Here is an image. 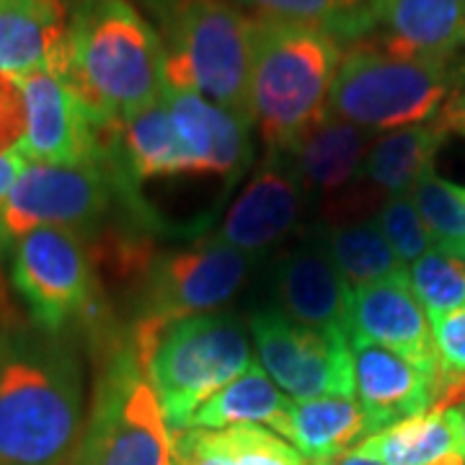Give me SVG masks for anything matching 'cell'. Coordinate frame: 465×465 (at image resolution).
<instances>
[{"mask_svg": "<svg viewBox=\"0 0 465 465\" xmlns=\"http://www.w3.org/2000/svg\"><path fill=\"white\" fill-rule=\"evenodd\" d=\"M81 432L75 351L39 329H0V465H67Z\"/></svg>", "mask_w": 465, "mask_h": 465, "instance_id": "1", "label": "cell"}, {"mask_svg": "<svg viewBox=\"0 0 465 465\" xmlns=\"http://www.w3.org/2000/svg\"><path fill=\"white\" fill-rule=\"evenodd\" d=\"M57 75L96 114L124 122L163 101L166 52L155 26L130 0H73Z\"/></svg>", "mask_w": 465, "mask_h": 465, "instance_id": "2", "label": "cell"}, {"mask_svg": "<svg viewBox=\"0 0 465 465\" xmlns=\"http://www.w3.org/2000/svg\"><path fill=\"white\" fill-rule=\"evenodd\" d=\"M341 42L313 26L251 18V119L266 148L290 153L329 114Z\"/></svg>", "mask_w": 465, "mask_h": 465, "instance_id": "3", "label": "cell"}, {"mask_svg": "<svg viewBox=\"0 0 465 465\" xmlns=\"http://www.w3.org/2000/svg\"><path fill=\"white\" fill-rule=\"evenodd\" d=\"M130 347L148 372L171 432L186 430L202 403L253 362L246 321L231 313L186 316L168 323L140 318Z\"/></svg>", "mask_w": 465, "mask_h": 465, "instance_id": "4", "label": "cell"}, {"mask_svg": "<svg viewBox=\"0 0 465 465\" xmlns=\"http://www.w3.org/2000/svg\"><path fill=\"white\" fill-rule=\"evenodd\" d=\"M166 52V85L251 119V18L231 0H140Z\"/></svg>", "mask_w": 465, "mask_h": 465, "instance_id": "5", "label": "cell"}, {"mask_svg": "<svg viewBox=\"0 0 465 465\" xmlns=\"http://www.w3.org/2000/svg\"><path fill=\"white\" fill-rule=\"evenodd\" d=\"M450 57L416 54L385 42H354L344 52L329 96V114L370 134L430 122L442 112L452 75Z\"/></svg>", "mask_w": 465, "mask_h": 465, "instance_id": "6", "label": "cell"}, {"mask_svg": "<svg viewBox=\"0 0 465 465\" xmlns=\"http://www.w3.org/2000/svg\"><path fill=\"white\" fill-rule=\"evenodd\" d=\"M67 465H176L163 406L133 347L114 351L99 375L91 414Z\"/></svg>", "mask_w": 465, "mask_h": 465, "instance_id": "7", "label": "cell"}, {"mask_svg": "<svg viewBox=\"0 0 465 465\" xmlns=\"http://www.w3.org/2000/svg\"><path fill=\"white\" fill-rule=\"evenodd\" d=\"M11 282L34 329L52 336L88 313L96 295L91 253L63 228H36L11 243Z\"/></svg>", "mask_w": 465, "mask_h": 465, "instance_id": "8", "label": "cell"}, {"mask_svg": "<svg viewBox=\"0 0 465 465\" xmlns=\"http://www.w3.org/2000/svg\"><path fill=\"white\" fill-rule=\"evenodd\" d=\"M114 176L106 163H26L0 210V241L14 243L36 228L91 232L109 215Z\"/></svg>", "mask_w": 465, "mask_h": 465, "instance_id": "9", "label": "cell"}, {"mask_svg": "<svg viewBox=\"0 0 465 465\" xmlns=\"http://www.w3.org/2000/svg\"><path fill=\"white\" fill-rule=\"evenodd\" d=\"M249 331L259 365L282 393L295 401L354 396L347 331L305 326L277 308L256 311L249 318Z\"/></svg>", "mask_w": 465, "mask_h": 465, "instance_id": "10", "label": "cell"}, {"mask_svg": "<svg viewBox=\"0 0 465 465\" xmlns=\"http://www.w3.org/2000/svg\"><path fill=\"white\" fill-rule=\"evenodd\" d=\"M259 262V256L232 249L215 235L189 249L163 253L150 266L140 318L168 323L176 318L220 313L241 292Z\"/></svg>", "mask_w": 465, "mask_h": 465, "instance_id": "11", "label": "cell"}, {"mask_svg": "<svg viewBox=\"0 0 465 465\" xmlns=\"http://www.w3.org/2000/svg\"><path fill=\"white\" fill-rule=\"evenodd\" d=\"M26 140L21 158L26 163L84 166L106 163L122 122L99 116L63 75L39 70L26 78Z\"/></svg>", "mask_w": 465, "mask_h": 465, "instance_id": "12", "label": "cell"}, {"mask_svg": "<svg viewBox=\"0 0 465 465\" xmlns=\"http://www.w3.org/2000/svg\"><path fill=\"white\" fill-rule=\"evenodd\" d=\"M305 207L308 200L290 153L266 150L264 163L231 204L215 238L262 259L298 228Z\"/></svg>", "mask_w": 465, "mask_h": 465, "instance_id": "13", "label": "cell"}, {"mask_svg": "<svg viewBox=\"0 0 465 465\" xmlns=\"http://www.w3.org/2000/svg\"><path fill=\"white\" fill-rule=\"evenodd\" d=\"M347 331L349 339H365L409 360L434 382L437 393L440 357L432 321L419 305L409 274L354 287L349 295Z\"/></svg>", "mask_w": 465, "mask_h": 465, "instance_id": "14", "label": "cell"}, {"mask_svg": "<svg viewBox=\"0 0 465 465\" xmlns=\"http://www.w3.org/2000/svg\"><path fill=\"white\" fill-rule=\"evenodd\" d=\"M272 290L287 318L313 329L347 331L351 287L333 264L326 228H313L295 249L284 253L274 266Z\"/></svg>", "mask_w": 465, "mask_h": 465, "instance_id": "15", "label": "cell"}, {"mask_svg": "<svg viewBox=\"0 0 465 465\" xmlns=\"http://www.w3.org/2000/svg\"><path fill=\"white\" fill-rule=\"evenodd\" d=\"M448 133L445 122L434 116L430 122L381 134L367 150L360 182L331 220L344 223L351 213H360L357 207L370 204V192L381 197V204L388 197H409L432 173L434 158Z\"/></svg>", "mask_w": 465, "mask_h": 465, "instance_id": "16", "label": "cell"}, {"mask_svg": "<svg viewBox=\"0 0 465 465\" xmlns=\"http://www.w3.org/2000/svg\"><path fill=\"white\" fill-rule=\"evenodd\" d=\"M163 101L176 133L197 166V176L235 182L249 166L251 122L204 99L192 88L166 85Z\"/></svg>", "mask_w": 465, "mask_h": 465, "instance_id": "17", "label": "cell"}, {"mask_svg": "<svg viewBox=\"0 0 465 465\" xmlns=\"http://www.w3.org/2000/svg\"><path fill=\"white\" fill-rule=\"evenodd\" d=\"M351 341L354 396L378 434L403 419L427 414L434 406V382L409 360L365 339ZM370 434V437H372Z\"/></svg>", "mask_w": 465, "mask_h": 465, "instance_id": "18", "label": "cell"}, {"mask_svg": "<svg viewBox=\"0 0 465 465\" xmlns=\"http://www.w3.org/2000/svg\"><path fill=\"white\" fill-rule=\"evenodd\" d=\"M372 134L357 124L326 114L290 150L305 200L323 202L329 217L344 204L360 182Z\"/></svg>", "mask_w": 465, "mask_h": 465, "instance_id": "19", "label": "cell"}, {"mask_svg": "<svg viewBox=\"0 0 465 465\" xmlns=\"http://www.w3.org/2000/svg\"><path fill=\"white\" fill-rule=\"evenodd\" d=\"M73 0H0V73L26 78L65 63Z\"/></svg>", "mask_w": 465, "mask_h": 465, "instance_id": "20", "label": "cell"}, {"mask_svg": "<svg viewBox=\"0 0 465 465\" xmlns=\"http://www.w3.org/2000/svg\"><path fill=\"white\" fill-rule=\"evenodd\" d=\"M385 45L416 54L452 57L465 47V0H367Z\"/></svg>", "mask_w": 465, "mask_h": 465, "instance_id": "21", "label": "cell"}, {"mask_svg": "<svg viewBox=\"0 0 465 465\" xmlns=\"http://www.w3.org/2000/svg\"><path fill=\"white\" fill-rule=\"evenodd\" d=\"M370 424L354 396L292 401L287 440L308 463L326 465L370 437Z\"/></svg>", "mask_w": 465, "mask_h": 465, "instance_id": "22", "label": "cell"}, {"mask_svg": "<svg viewBox=\"0 0 465 465\" xmlns=\"http://www.w3.org/2000/svg\"><path fill=\"white\" fill-rule=\"evenodd\" d=\"M290 406L292 401L274 385L264 367L251 362L235 381L202 403L189 419L186 430H228L241 424H259L287 440Z\"/></svg>", "mask_w": 465, "mask_h": 465, "instance_id": "23", "label": "cell"}, {"mask_svg": "<svg viewBox=\"0 0 465 465\" xmlns=\"http://www.w3.org/2000/svg\"><path fill=\"white\" fill-rule=\"evenodd\" d=\"M357 455L381 465H440L463 455L455 409L403 419L354 448Z\"/></svg>", "mask_w": 465, "mask_h": 465, "instance_id": "24", "label": "cell"}, {"mask_svg": "<svg viewBox=\"0 0 465 465\" xmlns=\"http://www.w3.org/2000/svg\"><path fill=\"white\" fill-rule=\"evenodd\" d=\"M326 246L351 290L409 274L372 217L326 225Z\"/></svg>", "mask_w": 465, "mask_h": 465, "instance_id": "25", "label": "cell"}, {"mask_svg": "<svg viewBox=\"0 0 465 465\" xmlns=\"http://www.w3.org/2000/svg\"><path fill=\"white\" fill-rule=\"evenodd\" d=\"M249 5L253 16L277 18L290 24L313 26L341 39L360 42L372 26L367 0H238Z\"/></svg>", "mask_w": 465, "mask_h": 465, "instance_id": "26", "label": "cell"}, {"mask_svg": "<svg viewBox=\"0 0 465 465\" xmlns=\"http://www.w3.org/2000/svg\"><path fill=\"white\" fill-rule=\"evenodd\" d=\"M411 200L430 231L434 249L465 262V186L432 171L411 192Z\"/></svg>", "mask_w": 465, "mask_h": 465, "instance_id": "27", "label": "cell"}, {"mask_svg": "<svg viewBox=\"0 0 465 465\" xmlns=\"http://www.w3.org/2000/svg\"><path fill=\"white\" fill-rule=\"evenodd\" d=\"M409 282L430 321L465 311V262L460 259L432 249L409 266Z\"/></svg>", "mask_w": 465, "mask_h": 465, "instance_id": "28", "label": "cell"}, {"mask_svg": "<svg viewBox=\"0 0 465 465\" xmlns=\"http://www.w3.org/2000/svg\"><path fill=\"white\" fill-rule=\"evenodd\" d=\"M215 434L232 465H318L308 463L287 440L259 424L215 430Z\"/></svg>", "mask_w": 465, "mask_h": 465, "instance_id": "29", "label": "cell"}, {"mask_svg": "<svg viewBox=\"0 0 465 465\" xmlns=\"http://www.w3.org/2000/svg\"><path fill=\"white\" fill-rule=\"evenodd\" d=\"M375 220H378L385 241L391 243V249L399 256V262L403 266H411L424 253H430L434 249L430 231H427L424 220L419 215L411 194L409 197L382 200Z\"/></svg>", "mask_w": 465, "mask_h": 465, "instance_id": "30", "label": "cell"}, {"mask_svg": "<svg viewBox=\"0 0 465 465\" xmlns=\"http://www.w3.org/2000/svg\"><path fill=\"white\" fill-rule=\"evenodd\" d=\"M432 333L440 357V381H437V391H440L445 382L465 375V311L432 318Z\"/></svg>", "mask_w": 465, "mask_h": 465, "instance_id": "31", "label": "cell"}, {"mask_svg": "<svg viewBox=\"0 0 465 465\" xmlns=\"http://www.w3.org/2000/svg\"><path fill=\"white\" fill-rule=\"evenodd\" d=\"M26 140V96L16 75L0 73V153L21 155Z\"/></svg>", "mask_w": 465, "mask_h": 465, "instance_id": "32", "label": "cell"}, {"mask_svg": "<svg viewBox=\"0 0 465 465\" xmlns=\"http://www.w3.org/2000/svg\"><path fill=\"white\" fill-rule=\"evenodd\" d=\"M171 434L176 465H232L231 455L220 445L215 430H183Z\"/></svg>", "mask_w": 465, "mask_h": 465, "instance_id": "33", "label": "cell"}, {"mask_svg": "<svg viewBox=\"0 0 465 465\" xmlns=\"http://www.w3.org/2000/svg\"><path fill=\"white\" fill-rule=\"evenodd\" d=\"M24 166H26V161L21 155H5V153H0V210H3V204L8 200L11 189L16 186Z\"/></svg>", "mask_w": 465, "mask_h": 465, "instance_id": "34", "label": "cell"}, {"mask_svg": "<svg viewBox=\"0 0 465 465\" xmlns=\"http://www.w3.org/2000/svg\"><path fill=\"white\" fill-rule=\"evenodd\" d=\"M465 403V375L455 378V381L445 382L437 396H434L432 411H442V409H452V406H463Z\"/></svg>", "mask_w": 465, "mask_h": 465, "instance_id": "35", "label": "cell"}, {"mask_svg": "<svg viewBox=\"0 0 465 465\" xmlns=\"http://www.w3.org/2000/svg\"><path fill=\"white\" fill-rule=\"evenodd\" d=\"M440 119L445 122L450 133H463L465 134V94L455 96L452 101H448L440 112Z\"/></svg>", "mask_w": 465, "mask_h": 465, "instance_id": "36", "label": "cell"}, {"mask_svg": "<svg viewBox=\"0 0 465 465\" xmlns=\"http://www.w3.org/2000/svg\"><path fill=\"white\" fill-rule=\"evenodd\" d=\"M18 316L14 302L8 298V290H5V280H3V272H0V329H8V326H16Z\"/></svg>", "mask_w": 465, "mask_h": 465, "instance_id": "37", "label": "cell"}, {"mask_svg": "<svg viewBox=\"0 0 465 465\" xmlns=\"http://www.w3.org/2000/svg\"><path fill=\"white\" fill-rule=\"evenodd\" d=\"M329 465H381V463H375V460H370V458H362V455H357V452L351 450V452L341 455V458H336V460H331Z\"/></svg>", "mask_w": 465, "mask_h": 465, "instance_id": "38", "label": "cell"}, {"mask_svg": "<svg viewBox=\"0 0 465 465\" xmlns=\"http://www.w3.org/2000/svg\"><path fill=\"white\" fill-rule=\"evenodd\" d=\"M458 414V424H460V440H463V458H465V403L463 406H452Z\"/></svg>", "mask_w": 465, "mask_h": 465, "instance_id": "39", "label": "cell"}, {"mask_svg": "<svg viewBox=\"0 0 465 465\" xmlns=\"http://www.w3.org/2000/svg\"><path fill=\"white\" fill-rule=\"evenodd\" d=\"M440 465H465V458L463 455H458V458H450V460H445V463Z\"/></svg>", "mask_w": 465, "mask_h": 465, "instance_id": "40", "label": "cell"}]
</instances>
